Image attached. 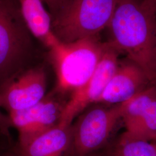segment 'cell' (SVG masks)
Returning <instances> with one entry per match:
<instances>
[{
  "label": "cell",
  "mask_w": 156,
  "mask_h": 156,
  "mask_svg": "<svg viewBox=\"0 0 156 156\" xmlns=\"http://www.w3.org/2000/svg\"><path fill=\"white\" fill-rule=\"evenodd\" d=\"M119 0H66L51 20L62 42L98 36L108 27Z\"/></svg>",
  "instance_id": "3"
},
{
  "label": "cell",
  "mask_w": 156,
  "mask_h": 156,
  "mask_svg": "<svg viewBox=\"0 0 156 156\" xmlns=\"http://www.w3.org/2000/svg\"><path fill=\"white\" fill-rule=\"evenodd\" d=\"M120 54L109 42H106L105 50L92 76L83 86L69 95L60 126H70L82 112L97 102L117 69Z\"/></svg>",
  "instance_id": "6"
},
{
  "label": "cell",
  "mask_w": 156,
  "mask_h": 156,
  "mask_svg": "<svg viewBox=\"0 0 156 156\" xmlns=\"http://www.w3.org/2000/svg\"><path fill=\"white\" fill-rule=\"evenodd\" d=\"M20 156H73L71 125H60L19 144Z\"/></svg>",
  "instance_id": "11"
},
{
  "label": "cell",
  "mask_w": 156,
  "mask_h": 156,
  "mask_svg": "<svg viewBox=\"0 0 156 156\" xmlns=\"http://www.w3.org/2000/svg\"><path fill=\"white\" fill-rule=\"evenodd\" d=\"M109 42L156 86V0H119Z\"/></svg>",
  "instance_id": "1"
},
{
  "label": "cell",
  "mask_w": 156,
  "mask_h": 156,
  "mask_svg": "<svg viewBox=\"0 0 156 156\" xmlns=\"http://www.w3.org/2000/svg\"><path fill=\"white\" fill-rule=\"evenodd\" d=\"M2 151H1V148H0V154H1V153H2Z\"/></svg>",
  "instance_id": "17"
},
{
  "label": "cell",
  "mask_w": 156,
  "mask_h": 156,
  "mask_svg": "<svg viewBox=\"0 0 156 156\" xmlns=\"http://www.w3.org/2000/svg\"><path fill=\"white\" fill-rule=\"evenodd\" d=\"M1 108V106H0ZM12 127L9 116H6L0 110V134L10 140V128Z\"/></svg>",
  "instance_id": "14"
},
{
  "label": "cell",
  "mask_w": 156,
  "mask_h": 156,
  "mask_svg": "<svg viewBox=\"0 0 156 156\" xmlns=\"http://www.w3.org/2000/svg\"></svg>",
  "instance_id": "20"
},
{
  "label": "cell",
  "mask_w": 156,
  "mask_h": 156,
  "mask_svg": "<svg viewBox=\"0 0 156 156\" xmlns=\"http://www.w3.org/2000/svg\"><path fill=\"white\" fill-rule=\"evenodd\" d=\"M106 42L98 36L70 43L58 40L49 48V58L56 75L53 91L67 96L83 86L92 76Z\"/></svg>",
  "instance_id": "2"
},
{
  "label": "cell",
  "mask_w": 156,
  "mask_h": 156,
  "mask_svg": "<svg viewBox=\"0 0 156 156\" xmlns=\"http://www.w3.org/2000/svg\"><path fill=\"white\" fill-rule=\"evenodd\" d=\"M153 143H154V145H155V146H156V142H153Z\"/></svg>",
  "instance_id": "18"
},
{
  "label": "cell",
  "mask_w": 156,
  "mask_h": 156,
  "mask_svg": "<svg viewBox=\"0 0 156 156\" xmlns=\"http://www.w3.org/2000/svg\"><path fill=\"white\" fill-rule=\"evenodd\" d=\"M52 90L27 109L9 113L12 127L19 132V144L59 125L68 98Z\"/></svg>",
  "instance_id": "7"
},
{
  "label": "cell",
  "mask_w": 156,
  "mask_h": 156,
  "mask_svg": "<svg viewBox=\"0 0 156 156\" xmlns=\"http://www.w3.org/2000/svg\"><path fill=\"white\" fill-rule=\"evenodd\" d=\"M152 85L145 73L128 59L120 61L97 103L122 104Z\"/></svg>",
  "instance_id": "10"
},
{
  "label": "cell",
  "mask_w": 156,
  "mask_h": 156,
  "mask_svg": "<svg viewBox=\"0 0 156 156\" xmlns=\"http://www.w3.org/2000/svg\"><path fill=\"white\" fill-rule=\"evenodd\" d=\"M126 132L156 142V86L151 85L122 104Z\"/></svg>",
  "instance_id": "9"
},
{
  "label": "cell",
  "mask_w": 156,
  "mask_h": 156,
  "mask_svg": "<svg viewBox=\"0 0 156 156\" xmlns=\"http://www.w3.org/2000/svg\"><path fill=\"white\" fill-rule=\"evenodd\" d=\"M46 74L42 67L24 69L0 86V106L8 112L33 106L46 95Z\"/></svg>",
  "instance_id": "8"
},
{
  "label": "cell",
  "mask_w": 156,
  "mask_h": 156,
  "mask_svg": "<svg viewBox=\"0 0 156 156\" xmlns=\"http://www.w3.org/2000/svg\"><path fill=\"white\" fill-rule=\"evenodd\" d=\"M1 0H0V2H1Z\"/></svg>",
  "instance_id": "19"
},
{
  "label": "cell",
  "mask_w": 156,
  "mask_h": 156,
  "mask_svg": "<svg viewBox=\"0 0 156 156\" xmlns=\"http://www.w3.org/2000/svg\"><path fill=\"white\" fill-rule=\"evenodd\" d=\"M0 156H20L17 151H3Z\"/></svg>",
  "instance_id": "16"
},
{
  "label": "cell",
  "mask_w": 156,
  "mask_h": 156,
  "mask_svg": "<svg viewBox=\"0 0 156 156\" xmlns=\"http://www.w3.org/2000/svg\"><path fill=\"white\" fill-rule=\"evenodd\" d=\"M19 8L11 0L0 2V86L26 69L31 40Z\"/></svg>",
  "instance_id": "4"
},
{
  "label": "cell",
  "mask_w": 156,
  "mask_h": 156,
  "mask_svg": "<svg viewBox=\"0 0 156 156\" xmlns=\"http://www.w3.org/2000/svg\"><path fill=\"white\" fill-rule=\"evenodd\" d=\"M122 121V104H95L82 112L71 124L73 156H88L109 142Z\"/></svg>",
  "instance_id": "5"
},
{
  "label": "cell",
  "mask_w": 156,
  "mask_h": 156,
  "mask_svg": "<svg viewBox=\"0 0 156 156\" xmlns=\"http://www.w3.org/2000/svg\"><path fill=\"white\" fill-rule=\"evenodd\" d=\"M110 156H156V147L154 143L125 131L117 140Z\"/></svg>",
  "instance_id": "13"
},
{
  "label": "cell",
  "mask_w": 156,
  "mask_h": 156,
  "mask_svg": "<svg viewBox=\"0 0 156 156\" xmlns=\"http://www.w3.org/2000/svg\"><path fill=\"white\" fill-rule=\"evenodd\" d=\"M66 0H42L49 7L54 15L59 10Z\"/></svg>",
  "instance_id": "15"
},
{
  "label": "cell",
  "mask_w": 156,
  "mask_h": 156,
  "mask_svg": "<svg viewBox=\"0 0 156 156\" xmlns=\"http://www.w3.org/2000/svg\"><path fill=\"white\" fill-rule=\"evenodd\" d=\"M23 20L30 33L49 49L58 39L53 33L51 18L42 0H18Z\"/></svg>",
  "instance_id": "12"
}]
</instances>
